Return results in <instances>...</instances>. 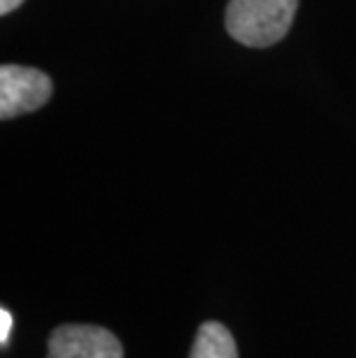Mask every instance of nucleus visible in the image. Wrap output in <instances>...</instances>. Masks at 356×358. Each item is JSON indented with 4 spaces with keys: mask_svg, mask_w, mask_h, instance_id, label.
<instances>
[{
    "mask_svg": "<svg viewBox=\"0 0 356 358\" xmlns=\"http://www.w3.org/2000/svg\"><path fill=\"white\" fill-rule=\"evenodd\" d=\"M299 0H229L225 26L234 40L252 49L273 47L290 33Z\"/></svg>",
    "mask_w": 356,
    "mask_h": 358,
    "instance_id": "nucleus-1",
    "label": "nucleus"
},
{
    "mask_svg": "<svg viewBox=\"0 0 356 358\" xmlns=\"http://www.w3.org/2000/svg\"><path fill=\"white\" fill-rule=\"evenodd\" d=\"M51 93H54V83L35 67H0V118L3 120L37 111L49 102Z\"/></svg>",
    "mask_w": 356,
    "mask_h": 358,
    "instance_id": "nucleus-2",
    "label": "nucleus"
},
{
    "mask_svg": "<svg viewBox=\"0 0 356 358\" xmlns=\"http://www.w3.org/2000/svg\"><path fill=\"white\" fill-rule=\"evenodd\" d=\"M47 358H123V345L102 326L65 324L51 333Z\"/></svg>",
    "mask_w": 356,
    "mask_h": 358,
    "instance_id": "nucleus-3",
    "label": "nucleus"
},
{
    "mask_svg": "<svg viewBox=\"0 0 356 358\" xmlns=\"http://www.w3.org/2000/svg\"><path fill=\"white\" fill-rule=\"evenodd\" d=\"M190 358H238L236 340L220 322H204L194 335Z\"/></svg>",
    "mask_w": 356,
    "mask_h": 358,
    "instance_id": "nucleus-4",
    "label": "nucleus"
},
{
    "mask_svg": "<svg viewBox=\"0 0 356 358\" xmlns=\"http://www.w3.org/2000/svg\"><path fill=\"white\" fill-rule=\"evenodd\" d=\"M10 333H12V315L10 310L3 308L0 310V345L7 347V342H10Z\"/></svg>",
    "mask_w": 356,
    "mask_h": 358,
    "instance_id": "nucleus-5",
    "label": "nucleus"
},
{
    "mask_svg": "<svg viewBox=\"0 0 356 358\" xmlns=\"http://www.w3.org/2000/svg\"><path fill=\"white\" fill-rule=\"evenodd\" d=\"M24 3V0H0V14H10V12H14L17 7Z\"/></svg>",
    "mask_w": 356,
    "mask_h": 358,
    "instance_id": "nucleus-6",
    "label": "nucleus"
}]
</instances>
